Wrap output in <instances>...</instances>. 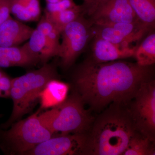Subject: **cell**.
Masks as SVG:
<instances>
[{"label": "cell", "instance_id": "obj_1", "mask_svg": "<svg viewBox=\"0 0 155 155\" xmlns=\"http://www.w3.org/2000/svg\"><path fill=\"white\" fill-rule=\"evenodd\" d=\"M153 66L124 61L98 63L87 59L72 75L75 91L94 111L112 104L127 107L142 84L153 79Z\"/></svg>", "mask_w": 155, "mask_h": 155}, {"label": "cell", "instance_id": "obj_2", "mask_svg": "<svg viewBox=\"0 0 155 155\" xmlns=\"http://www.w3.org/2000/svg\"><path fill=\"white\" fill-rule=\"evenodd\" d=\"M140 133L126 107L110 105L89 130L85 155H122L130 140Z\"/></svg>", "mask_w": 155, "mask_h": 155}, {"label": "cell", "instance_id": "obj_3", "mask_svg": "<svg viewBox=\"0 0 155 155\" xmlns=\"http://www.w3.org/2000/svg\"><path fill=\"white\" fill-rule=\"evenodd\" d=\"M58 77L56 64L47 63L39 69L12 78L10 97L13 102V110L8 120L1 124L0 127L8 129L29 113L47 84Z\"/></svg>", "mask_w": 155, "mask_h": 155}, {"label": "cell", "instance_id": "obj_4", "mask_svg": "<svg viewBox=\"0 0 155 155\" xmlns=\"http://www.w3.org/2000/svg\"><path fill=\"white\" fill-rule=\"evenodd\" d=\"M38 117L42 124L54 135L87 133L94 121L75 91L63 103L39 114Z\"/></svg>", "mask_w": 155, "mask_h": 155}, {"label": "cell", "instance_id": "obj_5", "mask_svg": "<svg viewBox=\"0 0 155 155\" xmlns=\"http://www.w3.org/2000/svg\"><path fill=\"white\" fill-rule=\"evenodd\" d=\"M39 112L14 122L7 129L0 127V149L7 155H23L54 135L44 126Z\"/></svg>", "mask_w": 155, "mask_h": 155}, {"label": "cell", "instance_id": "obj_6", "mask_svg": "<svg viewBox=\"0 0 155 155\" xmlns=\"http://www.w3.org/2000/svg\"><path fill=\"white\" fill-rule=\"evenodd\" d=\"M62 41L58 57L64 69L72 67L94 37L92 24L82 15L65 26L61 31Z\"/></svg>", "mask_w": 155, "mask_h": 155}, {"label": "cell", "instance_id": "obj_7", "mask_svg": "<svg viewBox=\"0 0 155 155\" xmlns=\"http://www.w3.org/2000/svg\"><path fill=\"white\" fill-rule=\"evenodd\" d=\"M129 110L139 131L154 140L155 132V81L151 79L142 84Z\"/></svg>", "mask_w": 155, "mask_h": 155}, {"label": "cell", "instance_id": "obj_8", "mask_svg": "<svg viewBox=\"0 0 155 155\" xmlns=\"http://www.w3.org/2000/svg\"><path fill=\"white\" fill-rule=\"evenodd\" d=\"M87 134L53 136L23 155H85Z\"/></svg>", "mask_w": 155, "mask_h": 155}, {"label": "cell", "instance_id": "obj_9", "mask_svg": "<svg viewBox=\"0 0 155 155\" xmlns=\"http://www.w3.org/2000/svg\"><path fill=\"white\" fill-rule=\"evenodd\" d=\"M88 16L92 25L140 21L128 0H101Z\"/></svg>", "mask_w": 155, "mask_h": 155}, {"label": "cell", "instance_id": "obj_10", "mask_svg": "<svg viewBox=\"0 0 155 155\" xmlns=\"http://www.w3.org/2000/svg\"><path fill=\"white\" fill-rule=\"evenodd\" d=\"M90 59L98 63H106L134 57L136 47L125 46L94 36Z\"/></svg>", "mask_w": 155, "mask_h": 155}, {"label": "cell", "instance_id": "obj_11", "mask_svg": "<svg viewBox=\"0 0 155 155\" xmlns=\"http://www.w3.org/2000/svg\"><path fill=\"white\" fill-rule=\"evenodd\" d=\"M34 29L11 16L0 25V47L17 46L28 40Z\"/></svg>", "mask_w": 155, "mask_h": 155}, {"label": "cell", "instance_id": "obj_12", "mask_svg": "<svg viewBox=\"0 0 155 155\" xmlns=\"http://www.w3.org/2000/svg\"><path fill=\"white\" fill-rule=\"evenodd\" d=\"M36 28L45 36V47L40 56V62L43 64L47 63L53 57H58L61 33L44 14L39 19Z\"/></svg>", "mask_w": 155, "mask_h": 155}, {"label": "cell", "instance_id": "obj_13", "mask_svg": "<svg viewBox=\"0 0 155 155\" xmlns=\"http://www.w3.org/2000/svg\"><path fill=\"white\" fill-rule=\"evenodd\" d=\"M39 62V58L31 55L22 47H0V68L29 67Z\"/></svg>", "mask_w": 155, "mask_h": 155}, {"label": "cell", "instance_id": "obj_14", "mask_svg": "<svg viewBox=\"0 0 155 155\" xmlns=\"http://www.w3.org/2000/svg\"><path fill=\"white\" fill-rule=\"evenodd\" d=\"M69 86L67 83L53 79L50 80L40 95L41 109L53 107L67 99Z\"/></svg>", "mask_w": 155, "mask_h": 155}, {"label": "cell", "instance_id": "obj_15", "mask_svg": "<svg viewBox=\"0 0 155 155\" xmlns=\"http://www.w3.org/2000/svg\"><path fill=\"white\" fill-rule=\"evenodd\" d=\"M136 47L134 57L137 64L142 66H153L155 63V33L152 30Z\"/></svg>", "mask_w": 155, "mask_h": 155}, {"label": "cell", "instance_id": "obj_16", "mask_svg": "<svg viewBox=\"0 0 155 155\" xmlns=\"http://www.w3.org/2000/svg\"><path fill=\"white\" fill-rule=\"evenodd\" d=\"M140 22L151 29L155 25V0H128Z\"/></svg>", "mask_w": 155, "mask_h": 155}, {"label": "cell", "instance_id": "obj_17", "mask_svg": "<svg viewBox=\"0 0 155 155\" xmlns=\"http://www.w3.org/2000/svg\"><path fill=\"white\" fill-rule=\"evenodd\" d=\"M44 15L61 33L66 25L83 15V13L81 6L77 5L58 12L45 11Z\"/></svg>", "mask_w": 155, "mask_h": 155}, {"label": "cell", "instance_id": "obj_18", "mask_svg": "<svg viewBox=\"0 0 155 155\" xmlns=\"http://www.w3.org/2000/svg\"><path fill=\"white\" fill-rule=\"evenodd\" d=\"M148 137L140 133L130 140L123 155H155V150Z\"/></svg>", "mask_w": 155, "mask_h": 155}, {"label": "cell", "instance_id": "obj_19", "mask_svg": "<svg viewBox=\"0 0 155 155\" xmlns=\"http://www.w3.org/2000/svg\"><path fill=\"white\" fill-rule=\"evenodd\" d=\"M46 43L44 34L36 28L34 29L28 41L22 47L28 54L40 59V56L45 49Z\"/></svg>", "mask_w": 155, "mask_h": 155}, {"label": "cell", "instance_id": "obj_20", "mask_svg": "<svg viewBox=\"0 0 155 155\" xmlns=\"http://www.w3.org/2000/svg\"><path fill=\"white\" fill-rule=\"evenodd\" d=\"M11 14L21 22L34 21L33 17L20 0H10Z\"/></svg>", "mask_w": 155, "mask_h": 155}, {"label": "cell", "instance_id": "obj_21", "mask_svg": "<svg viewBox=\"0 0 155 155\" xmlns=\"http://www.w3.org/2000/svg\"><path fill=\"white\" fill-rule=\"evenodd\" d=\"M73 0H59L57 2L47 3L45 11L47 12H58L76 7Z\"/></svg>", "mask_w": 155, "mask_h": 155}, {"label": "cell", "instance_id": "obj_22", "mask_svg": "<svg viewBox=\"0 0 155 155\" xmlns=\"http://www.w3.org/2000/svg\"><path fill=\"white\" fill-rule=\"evenodd\" d=\"M33 17L34 21L40 19L41 15L40 0H20Z\"/></svg>", "mask_w": 155, "mask_h": 155}, {"label": "cell", "instance_id": "obj_23", "mask_svg": "<svg viewBox=\"0 0 155 155\" xmlns=\"http://www.w3.org/2000/svg\"><path fill=\"white\" fill-rule=\"evenodd\" d=\"M12 79L6 73L0 78V90L2 93L4 98L10 97Z\"/></svg>", "mask_w": 155, "mask_h": 155}, {"label": "cell", "instance_id": "obj_24", "mask_svg": "<svg viewBox=\"0 0 155 155\" xmlns=\"http://www.w3.org/2000/svg\"><path fill=\"white\" fill-rule=\"evenodd\" d=\"M10 0H0V25L11 17Z\"/></svg>", "mask_w": 155, "mask_h": 155}, {"label": "cell", "instance_id": "obj_25", "mask_svg": "<svg viewBox=\"0 0 155 155\" xmlns=\"http://www.w3.org/2000/svg\"><path fill=\"white\" fill-rule=\"evenodd\" d=\"M101 0H83V3L81 5L83 15L87 16L91 12L93 9Z\"/></svg>", "mask_w": 155, "mask_h": 155}, {"label": "cell", "instance_id": "obj_26", "mask_svg": "<svg viewBox=\"0 0 155 155\" xmlns=\"http://www.w3.org/2000/svg\"><path fill=\"white\" fill-rule=\"evenodd\" d=\"M59 0H45L47 3H54L57 2Z\"/></svg>", "mask_w": 155, "mask_h": 155}, {"label": "cell", "instance_id": "obj_27", "mask_svg": "<svg viewBox=\"0 0 155 155\" xmlns=\"http://www.w3.org/2000/svg\"><path fill=\"white\" fill-rule=\"evenodd\" d=\"M5 74V72L2 69V68H0V78L3 76V75Z\"/></svg>", "mask_w": 155, "mask_h": 155}, {"label": "cell", "instance_id": "obj_28", "mask_svg": "<svg viewBox=\"0 0 155 155\" xmlns=\"http://www.w3.org/2000/svg\"><path fill=\"white\" fill-rule=\"evenodd\" d=\"M0 97H3L4 98V95H3V94L2 92L0 90Z\"/></svg>", "mask_w": 155, "mask_h": 155}, {"label": "cell", "instance_id": "obj_29", "mask_svg": "<svg viewBox=\"0 0 155 155\" xmlns=\"http://www.w3.org/2000/svg\"><path fill=\"white\" fill-rule=\"evenodd\" d=\"M3 116L2 114H0V118H2V117Z\"/></svg>", "mask_w": 155, "mask_h": 155}]
</instances>
